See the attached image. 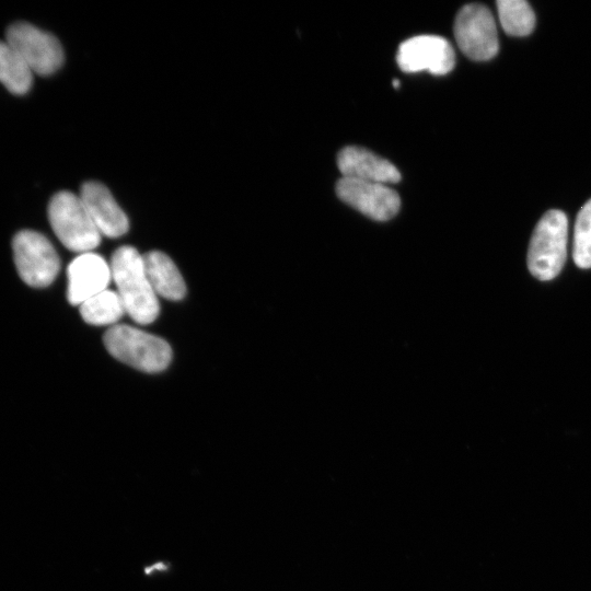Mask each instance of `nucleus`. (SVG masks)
<instances>
[{"mask_svg": "<svg viewBox=\"0 0 591 591\" xmlns=\"http://www.w3.org/2000/svg\"><path fill=\"white\" fill-rule=\"evenodd\" d=\"M109 266L126 313L139 324L152 323L160 306L146 273L143 255L135 247L124 245L114 252Z\"/></svg>", "mask_w": 591, "mask_h": 591, "instance_id": "f257e3e1", "label": "nucleus"}, {"mask_svg": "<svg viewBox=\"0 0 591 591\" xmlns=\"http://www.w3.org/2000/svg\"><path fill=\"white\" fill-rule=\"evenodd\" d=\"M103 340L114 358L144 372H160L172 359L171 347L164 339L129 325L109 327Z\"/></svg>", "mask_w": 591, "mask_h": 591, "instance_id": "f03ea898", "label": "nucleus"}, {"mask_svg": "<svg viewBox=\"0 0 591 591\" xmlns=\"http://www.w3.org/2000/svg\"><path fill=\"white\" fill-rule=\"evenodd\" d=\"M568 220L556 209L544 213L537 222L528 251V268L538 280H551L561 270L566 260Z\"/></svg>", "mask_w": 591, "mask_h": 591, "instance_id": "7ed1b4c3", "label": "nucleus"}, {"mask_svg": "<svg viewBox=\"0 0 591 591\" xmlns=\"http://www.w3.org/2000/svg\"><path fill=\"white\" fill-rule=\"evenodd\" d=\"M48 219L59 241L72 252H92L101 242V233L79 195L68 190L54 195L48 206Z\"/></svg>", "mask_w": 591, "mask_h": 591, "instance_id": "20e7f679", "label": "nucleus"}, {"mask_svg": "<svg viewBox=\"0 0 591 591\" xmlns=\"http://www.w3.org/2000/svg\"><path fill=\"white\" fill-rule=\"evenodd\" d=\"M12 248L18 273L25 283L43 288L54 281L60 260L45 235L32 230L20 231L13 239Z\"/></svg>", "mask_w": 591, "mask_h": 591, "instance_id": "39448f33", "label": "nucleus"}, {"mask_svg": "<svg viewBox=\"0 0 591 591\" xmlns=\"http://www.w3.org/2000/svg\"><path fill=\"white\" fill-rule=\"evenodd\" d=\"M454 37L462 53L473 60H489L498 53L495 19L490 10L483 4L470 3L457 12Z\"/></svg>", "mask_w": 591, "mask_h": 591, "instance_id": "423d86ee", "label": "nucleus"}, {"mask_svg": "<svg viewBox=\"0 0 591 591\" xmlns=\"http://www.w3.org/2000/svg\"><path fill=\"white\" fill-rule=\"evenodd\" d=\"M24 59L31 70L40 76L56 72L63 62L59 40L26 22H18L7 30V40Z\"/></svg>", "mask_w": 591, "mask_h": 591, "instance_id": "0eeeda50", "label": "nucleus"}, {"mask_svg": "<svg viewBox=\"0 0 591 591\" xmlns=\"http://www.w3.org/2000/svg\"><path fill=\"white\" fill-rule=\"evenodd\" d=\"M396 61L404 72L428 71L434 76H443L453 69L455 54L445 38L437 35H419L399 45Z\"/></svg>", "mask_w": 591, "mask_h": 591, "instance_id": "6e6552de", "label": "nucleus"}, {"mask_svg": "<svg viewBox=\"0 0 591 591\" xmlns=\"http://www.w3.org/2000/svg\"><path fill=\"white\" fill-rule=\"evenodd\" d=\"M336 194L345 204L376 221L392 219L401 206L398 194L380 183L341 177Z\"/></svg>", "mask_w": 591, "mask_h": 591, "instance_id": "1a4fd4ad", "label": "nucleus"}, {"mask_svg": "<svg viewBox=\"0 0 591 591\" xmlns=\"http://www.w3.org/2000/svg\"><path fill=\"white\" fill-rule=\"evenodd\" d=\"M67 274V299L72 305H81L106 290L112 280L111 266L93 252L82 253L72 259Z\"/></svg>", "mask_w": 591, "mask_h": 591, "instance_id": "9d476101", "label": "nucleus"}, {"mask_svg": "<svg viewBox=\"0 0 591 591\" xmlns=\"http://www.w3.org/2000/svg\"><path fill=\"white\" fill-rule=\"evenodd\" d=\"M79 196L101 235L118 237L128 231L127 216L103 184L86 182Z\"/></svg>", "mask_w": 591, "mask_h": 591, "instance_id": "9b49d317", "label": "nucleus"}, {"mask_svg": "<svg viewBox=\"0 0 591 591\" xmlns=\"http://www.w3.org/2000/svg\"><path fill=\"white\" fill-rule=\"evenodd\" d=\"M337 165L346 178L380 184L401 181V173L394 164L361 147L341 149L337 155Z\"/></svg>", "mask_w": 591, "mask_h": 591, "instance_id": "f8f14e48", "label": "nucleus"}, {"mask_svg": "<svg viewBox=\"0 0 591 591\" xmlns=\"http://www.w3.org/2000/svg\"><path fill=\"white\" fill-rule=\"evenodd\" d=\"M143 263L149 281L158 296L177 301L184 298L186 286L173 263L164 253L152 251L143 255Z\"/></svg>", "mask_w": 591, "mask_h": 591, "instance_id": "ddd939ff", "label": "nucleus"}, {"mask_svg": "<svg viewBox=\"0 0 591 591\" xmlns=\"http://www.w3.org/2000/svg\"><path fill=\"white\" fill-rule=\"evenodd\" d=\"M0 82L13 94H25L33 83V71L20 54L0 40Z\"/></svg>", "mask_w": 591, "mask_h": 591, "instance_id": "4468645a", "label": "nucleus"}, {"mask_svg": "<svg viewBox=\"0 0 591 591\" xmlns=\"http://www.w3.org/2000/svg\"><path fill=\"white\" fill-rule=\"evenodd\" d=\"M126 313L118 293L104 290L80 305L82 318L91 325H115Z\"/></svg>", "mask_w": 591, "mask_h": 591, "instance_id": "2eb2a0df", "label": "nucleus"}, {"mask_svg": "<svg viewBox=\"0 0 591 591\" xmlns=\"http://www.w3.org/2000/svg\"><path fill=\"white\" fill-rule=\"evenodd\" d=\"M497 11L500 24L507 34L529 35L535 25V14L524 0H498Z\"/></svg>", "mask_w": 591, "mask_h": 591, "instance_id": "dca6fc26", "label": "nucleus"}, {"mask_svg": "<svg viewBox=\"0 0 591 591\" xmlns=\"http://www.w3.org/2000/svg\"><path fill=\"white\" fill-rule=\"evenodd\" d=\"M572 257L580 268H591V199L580 209L575 224Z\"/></svg>", "mask_w": 591, "mask_h": 591, "instance_id": "f3484780", "label": "nucleus"}, {"mask_svg": "<svg viewBox=\"0 0 591 591\" xmlns=\"http://www.w3.org/2000/svg\"><path fill=\"white\" fill-rule=\"evenodd\" d=\"M399 85H401V83H399V81H398V80H396V79H395V80H393V86H394L395 89H398V88H399Z\"/></svg>", "mask_w": 591, "mask_h": 591, "instance_id": "a211bd4d", "label": "nucleus"}]
</instances>
